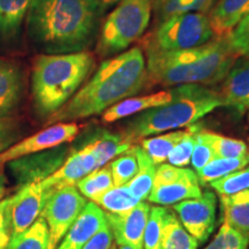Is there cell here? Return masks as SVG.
I'll return each instance as SVG.
<instances>
[{"label":"cell","instance_id":"7","mask_svg":"<svg viewBox=\"0 0 249 249\" xmlns=\"http://www.w3.org/2000/svg\"><path fill=\"white\" fill-rule=\"evenodd\" d=\"M214 38L208 13L192 12L165 18L149 39V48L178 51L197 48Z\"/></svg>","mask_w":249,"mask_h":249},{"label":"cell","instance_id":"9","mask_svg":"<svg viewBox=\"0 0 249 249\" xmlns=\"http://www.w3.org/2000/svg\"><path fill=\"white\" fill-rule=\"evenodd\" d=\"M202 195L195 171L171 164H160L147 200L157 205H174Z\"/></svg>","mask_w":249,"mask_h":249},{"label":"cell","instance_id":"6","mask_svg":"<svg viewBox=\"0 0 249 249\" xmlns=\"http://www.w3.org/2000/svg\"><path fill=\"white\" fill-rule=\"evenodd\" d=\"M156 0H120L102 23L97 37V52L113 57L128 50L150 23Z\"/></svg>","mask_w":249,"mask_h":249},{"label":"cell","instance_id":"11","mask_svg":"<svg viewBox=\"0 0 249 249\" xmlns=\"http://www.w3.org/2000/svg\"><path fill=\"white\" fill-rule=\"evenodd\" d=\"M80 127L76 123H55L23 140H18L0 154V166L8 161L36 152L50 150L59 145L73 141L79 134Z\"/></svg>","mask_w":249,"mask_h":249},{"label":"cell","instance_id":"27","mask_svg":"<svg viewBox=\"0 0 249 249\" xmlns=\"http://www.w3.org/2000/svg\"><path fill=\"white\" fill-rule=\"evenodd\" d=\"M91 202L97 204L107 213L118 214L132 209L141 201L132 194L127 185H124L112 187Z\"/></svg>","mask_w":249,"mask_h":249},{"label":"cell","instance_id":"14","mask_svg":"<svg viewBox=\"0 0 249 249\" xmlns=\"http://www.w3.org/2000/svg\"><path fill=\"white\" fill-rule=\"evenodd\" d=\"M150 205L141 201L123 213H107V220L117 245H128L134 249H143V236L147 226Z\"/></svg>","mask_w":249,"mask_h":249},{"label":"cell","instance_id":"45","mask_svg":"<svg viewBox=\"0 0 249 249\" xmlns=\"http://www.w3.org/2000/svg\"><path fill=\"white\" fill-rule=\"evenodd\" d=\"M118 248H119V249H134L133 247H130V246H128V245H124V244L118 245Z\"/></svg>","mask_w":249,"mask_h":249},{"label":"cell","instance_id":"8","mask_svg":"<svg viewBox=\"0 0 249 249\" xmlns=\"http://www.w3.org/2000/svg\"><path fill=\"white\" fill-rule=\"evenodd\" d=\"M87 198L75 186L55 189L49 196L40 217L49 230V249H55L87 205Z\"/></svg>","mask_w":249,"mask_h":249},{"label":"cell","instance_id":"32","mask_svg":"<svg viewBox=\"0 0 249 249\" xmlns=\"http://www.w3.org/2000/svg\"><path fill=\"white\" fill-rule=\"evenodd\" d=\"M107 165L112 173L113 187L127 185L135 177L139 170V160L135 145H132L128 150L123 152Z\"/></svg>","mask_w":249,"mask_h":249},{"label":"cell","instance_id":"10","mask_svg":"<svg viewBox=\"0 0 249 249\" xmlns=\"http://www.w3.org/2000/svg\"><path fill=\"white\" fill-rule=\"evenodd\" d=\"M70 152V149L62 144L8 161L7 169L17 191L24 186L44 181L61 166Z\"/></svg>","mask_w":249,"mask_h":249},{"label":"cell","instance_id":"21","mask_svg":"<svg viewBox=\"0 0 249 249\" xmlns=\"http://www.w3.org/2000/svg\"><path fill=\"white\" fill-rule=\"evenodd\" d=\"M222 223L249 239V189L232 195H219Z\"/></svg>","mask_w":249,"mask_h":249},{"label":"cell","instance_id":"39","mask_svg":"<svg viewBox=\"0 0 249 249\" xmlns=\"http://www.w3.org/2000/svg\"><path fill=\"white\" fill-rule=\"evenodd\" d=\"M214 160V156L213 152V149H211L210 143L208 142V140L204 138L203 133H202V129L196 135V143L194 150H193L191 164L193 169L198 171L201 170L202 167L205 166L209 161Z\"/></svg>","mask_w":249,"mask_h":249},{"label":"cell","instance_id":"36","mask_svg":"<svg viewBox=\"0 0 249 249\" xmlns=\"http://www.w3.org/2000/svg\"><path fill=\"white\" fill-rule=\"evenodd\" d=\"M249 239L222 223L214 238L204 249H248Z\"/></svg>","mask_w":249,"mask_h":249},{"label":"cell","instance_id":"15","mask_svg":"<svg viewBox=\"0 0 249 249\" xmlns=\"http://www.w3.org/2000/svg\"><path fill=\"white\" fill-rule=\"evenodd\" d=\"M97 169L95 155L88 142L77 150L70 152L59 169L42 181L46 188L55 189L62 187L75 186L87 174Z\"/></svg>","mask_w":249,"mask_h":249},{"label":"cell","instance_id":"35","mask_svg":"<svg viewBox=\"0 0 249 249\" xmlns=\"http://www.w3.org/2000/svg\"><path fill=\"white\" fill-rule=\"evenodd\" d=\"M218 195H232L249 189V166L235 171L209 183Z\"/></svg>","mask_w":249,"mask_h":249},{"label":"cell","instance_id":"41","mask_svg":"<svg viewBox=\"0 0 249 249\" xmlns=\"http://www.w3.org/2000/svg\"><path fill=\"white\" fill-rule=\"evenodd\" d=\"M11 219H9V196L0 201V249H6L11 240Z\"/></svg>","mask_w":249,"mask_h":249},{"label":"cell","instance_id":"38","mask_svg":"<svg viewBox=\"0 0 249 249\" xmlns=\"http://www.w3.org/2000/svg\"><path fill=\"white\" fill-rule=\"evenodd\" d=\"M227 45L238 58H249V13L225 36Z\"/></svg>","mask_w":249,"mask_h":249},{"label":"cell","instance_id":"12","mask_svg":"<svg viewBox=\"0 0 249 249\" xmlns=\"http://www.w3.org/2000/svg\"><path fill=\"white\" fill-rule=\"evenodd\" d=\"M217 198L213 192L173 205V211L189 234L200 244L209 239L216 225Z\"/></svg>","mask_w":249,"mask_h":249},{"label":"cell","instance_id":"17","mask_svg":"<svg viewBox=\"0 0 249 249\" xmlns=\"http://www.w3.org/2000/svg\"><path fill=\"white\" fill-rule=\"evenodd\" d=\"M223 105L239 112L249 108V58H238L225 79L219 91Z\"/></svg>","mask_w":249,"mask_h":249},{"label":"cell","instance_id":"31","mask_svg":"<svg viewBox=\"0 0 249 249\" xmlns=\"http://www.w3.org/2000/svg\"><path fill=\"white\" fill-rule=\"evenodd\" d=\"M204 138L210 143L214 158H242L247 157L248 147L241 140L229 138L210 130L202 129Z\"/></svg>","mask_w":249,"mask_h":249},{"label":"cell","instance_id":"5","mask_svg":"<svg viewBox=\"0 0 249 249\" xmlns=\"http://www.w3.org/2000/svg\"><path fill=\"white\" fill-rule=\"evenodd\" d=\"M219 92L200 85H182L173 89V98L166 104L139 113L121 135L129 142L186 128L222 107Z\"/></svg>","mask_w":249,"mask_h":249},{"label":"cell","instance_id":"33","mask_svg":"<svg viewBox=\"0 0 249 249\" xmlns=\"http://www.w3.org/2000/svg\"><path fill=\"white\" fill-rule=\"evenodd\" d=\"M217 0H160L158 11L160 12L161 20L177 14L200 12L208 13Z\"/></svg>","mask_w":249,"mask_h":249},{"label":"cell","instance_id":"20","mask_svg":"<svg viewBox=\"0 0 249 249\" xmlns=\"http://www.w3.org/2000/svg\"><path fill=\"white\" fill-rule=\"evenodd\" d=\"M249 13V0H217L208 12L214 37H225Z\"/></svg>","mask_w":249,"mask_h":249},{"label":"cell","instance_id":"4","mask_svg":"<svg viewBox=\"0 0 249 249\" xmlns=\"http://www.w3.org/2000/svg\"><path fill=\"white\" fill-rule=\"evenodd\" d=\"M95 67L88 51L43 54L35 59L31 73V93L36 113L52 117L73 97Z\"/></svg>","mask_w":249,"mask_h":249},{"label":"cell","instance_id":"23","mask_svg":"<svg viewBox=\"0 0 249 249\" xmlns=\"http://www.w3.org/2000/svg\"><path fill=\"white\" fill-rule=\"evenodd\" d=\"M198 242L186 231L176 213L167 209L161 229L160 249H197Z\"/></svg>","mask_w":249,"mask_h":249},{"label":"cell","instance_id":"18","mask_svg":"<svg viewBox=\"0 0 249 249\" xmlns=\"http://www.w3.org/2000/svg\"><path fill=\"white\" fill-rule=\"evenodd\" d=\"M22 93L21 70L14 62L0 59V119H9L18 111Z\"/></svg>","mask_w":249,"mask_h":249},{"label":"cell","instance_id":"29","mask_svg":"<svg viewBox=\"0 0 249 249\" xmlns=\"http://www.w3.org/2000/svg\"><path fill=\"white\" fill-rule=\"evenodd\" d=\"M249 161L247 157L242 158H214L201 170L196 171L200 185H207L218 180L227 174L244 169Z\"/></svg>","mask_w":249,"mask_h":249},{"label":"cell","instance_id":"3","mask_svg":"<svg viewBox=\"0 0 249 249\" xmlns=\"http://www.w3.org/2000/svg\"><path fill=\"white\" fill-rule=\"evenodd\" d=\"M238 57L225 37H214L197 48L160 51L147 46L148 79L164 87L222 82Z\"/></svg>","mask_w":249,"mask_h":249},{"label":"cell","instance_id":"19","mask_svg":"<svg viewBox=\"0 0 249 249\" xmlns=\"http://www.w3.org/2000/svg\"><path fill=\"white\" fill-rule=\"evenodd\" d=\"M173 98V89L158 91L150 95L136 96V97L124 98L123 101L118 102L117 104L112 105L107 111L103 112L102 120L105 124H112L124 118L135 116V114L142 113V112L150 110V108L160 107L166 104Z\"/></svg>","mask_w":249,"mask_h":249},{"label":"cell","instance_id":"1","mask_svg":"<svg viewBox=\"0 0 249 249\" xmlns=\"http://www.w3.org/2000/svg\"><path fill=\"white\" fill-rule=\"evenodd\" d=\"M105 9L97 0H31L29 35L46 54L86 51L98 37Z\"/></svg>","mask_w":249,"mask_h":249},{"label":"cell","instance_id":"26","mask_svg":"<svg viewBox=\"0 0 249 249\" xmlns=\"http://www.w3.org/2000/svg\"><path fill=\"white\" fill-rule=\"evenodd\" d=\"M135 148L139 160V170L135 177L127 183V187L136 198H139L140 201H144L147 200L151 192L158 165H156L150 160V157L145 154L141 145H135Z\"/></svg>","mask_w":249,"mask_h":249},{"label":"cell","instance_id":"16","mask_svg":"<svg viewBox=\"0 0 249 249\" xmlns=\"http://www.w3.org/2000/svg\"><path fill=\"white\" fill-rule=\"evenodd\" d=\"M107 225V213L90 201L55 249H83Z\"/></svg>","mask_w":249,"mask_h":249},{"label":"cell","instance_id":"37","mask_svg":"<svg viewBox=\"0 0 249 249\" xmlns=\"http://www.w3.org/2000/svg\"><path fill=\"white\" fill-rule=\"evenodd\" d=\"M166 210V208L161 205L150 208V214L143 236V249H160L161 229Z\"/></svg>","mask_w":249,"mask_h":249},{"label":"cell","instance_id":"42","mask_svg":"<svg viewBox=\"0 0 249 249\" xmlns=\"http://www.w3.org/2000/svg\"><path fill=\"white\" fill-rule=\"evenodd\" d=\"M113 244V235L108 224L90 240L83 249H111Z\"/></svg>","mask_w":249,"mask_h":249},{"label":"cell","instance_id":"40","mask_svg":"<svg viewBox=\"0 0 249 249\" xmlns=\"http://www.w3.org/2000/svg\"><path fill=\"white\" fill-rule=\"evenodd\" d=\"M21 128L14 121L0 119V154L20 140Z\"/></svg>","mask_w":249,"mask_h":249},{"label":"cell","instance_id":"25","mask_svg":"<svg viewBox=\"0 0 249 249\" xmlns=\"http://www.w3.org/2000/svg\"><path fill=\"white\" fill-rule=\"evenodd\" d=\"M186 134L187 127L186 129L172 130V132L158 134L157 136L142 139L140 145L156 165H160L167 160L173 148L178 144V142Z\"/></svg>","mask_w":249,"mask_h":249},{"label":"cell","instance_id":"44","mask_svg":"<svg viewBox=\"0 0 249 249\" xmlns=\"http://www.w3.org/2000/svg\"><path fill=\"white\" fill-rule=\"evenodd\" d=\"M99 4H102L103 6H105V7H110V6H113V5H117L118 2L120 1V0H97Z\"/></svg>","mask_w":249,"mask_h":249},{"label":"cell","instance_id":"2","mask_svg":"<svg viewBox=\"0 0 249 249\" xmlns=\"http://www.w3.org/2000/svg\"><path fill=\"white\" fill-rule=\"evenodd\" d=\"M148 80L147 61L142 50H126L103 61L91 79L49 118V123H74L101 114L118 102L136 95Z\"/></svg>","mask_w":249,"mask_h":249},{"label":"cell","instance_id":"30","mask_svg":"<svg viewBox=\"0 0 249 249\" xmlns=\"http://www.w3.org/2000/svg\"><path fill=\"white\" fill-rule=\"evenodd\" d=\"M112 187L113 179L107 164L87 174L85 178L76 183L77 191L89 201H93Z\"/></svg>","mask_w":249,"mask_h":249},{"label":"cell","instance_id":"34","mask_svg":"<svg viewBox=\"0 0 249 249\" xmlns=\"http://www.w3.org/2000/svg\"><path fill=\"white\" fill-rule=\"evenodd\" d=\"M201 126L193 124L187 127V134L178 142V144L173 148L171 154L167 157L169 164L178 167H186L191 163L193 150L196 143V135L200 132Z\"/></svg>","mask_w":249,"mask_h":249},{"label":"cell","instance_id":"13","mask_svg":"<svg viewBox=\"0 0 249 249\" xmlns=\"http://www.w3.org/2000/svg\"><path fill=\"white\" fill-rule=\"evenodd\" d=\"M52 192V189L38 182L24 186L13 196H9L12 236L26 231L38 219Z\"/></svg>","mask_w":249,"mask_h":249},{"label":"cell","instance_id":"43","mask_svg":"<svg viewBox=\"0 0 249 249\" xmlns=\"http://www.w3.org/2000/svg\"><path fill=\"white\" fill-rule=\"evenodd\" d=\"M6 191H7V178H6L4 171L1 170V166H0V201L4 197Z\"/></svg>","mask_w":249,"mask_h":249},{"label":"cell","instance_id":"46","mask_svg":"<svg viewBox=\"0 0 249 249\" xmlns=\"http://www.w3.org/2000/svg\"><path fill=\"white\" fill-rule=\"evenodd\" d=\"M247 160L249 161V147H248V154H247Z\"/></svg>","mask_w":249,"mask_h":249},{"label":"cell","instance_id":"28","mask_svg":"<svg viewBox=\"0 0 249 249\" xmlns=\"http://www.w3.org/2000/svg\"><path fill=\"white\" fill-rule=\"evenodd\" d=\"M6 249H49V230L45 220L39 217L26 231L11 236Z\"/></svg>","mask_w":249,"mask_h":249},{"label":"cell","instance_id":"24","mask_svg":"<svg viewBox=\"0 0 249 249\" xmlns=\"http://www.w3.org/2000/svg\"><path fill=\"white\" fill-rule=\"evenodd\" d=\"M31 0H0V37L15 36L27 18Z\"/></svg>","mask_w":249,"mask_h":249},{"label":"cell","instance_id":"22","mask_svg":"<svg viewBox=\"0 0 249 249\" xmlns=\"http://www.w3.org/2000/svg\"><path fill=\"white\" fill-rule=\"evenodd\" d=\"M88 143L95 155L97 169L105 166L133 145V143L124 139L121 134L110 132L99 133Z\"/></svg>","mask_w":249,"mask_h":249}]
</instances>
